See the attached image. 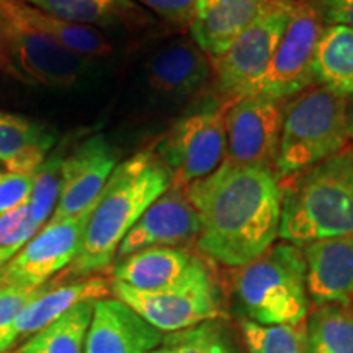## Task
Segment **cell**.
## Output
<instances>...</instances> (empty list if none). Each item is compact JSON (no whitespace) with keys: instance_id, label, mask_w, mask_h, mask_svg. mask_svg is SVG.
<instances>
[{"instance_id":"13","label":"cell","mask_w":353,"mask_h":353,"mask_svg":"<svg viewBox=\"0 0 353 353\" xmlns=\"http://www.w3.org/2000/svg\"><path fill=\"white\" fill-rule=\"evenodd\" d=\"M200 218L187 196L185 187L172 183L144 211L118 247L117 260L149 247H180L200 236Z\"/></svg>"},{"instance_id":"30","label":"cell","mask_w":353,"mask_h":353,"mask_svg":"<svg viewBox=\"0 0 353 353\" xmlns=\"http://www.w3.org/2000/svg\"><path fill=\"white\" fill-rule=\"evenodd\" d=\"M38 231L41 229L34 226L30 219L28 203L0 214V267L10 262Z\"/></svg>"},{"instance_id":"16","label":"cell","mask_w":353,"mask_h":353,"mask_svg":"<svg viewBox=\"0 0 353 353\" xmlns=\"http://www.w3.org/2000/svg\"><path fill=\"white\" fill-rule=\"evenodd\" d=\"M164 332L152 327L138 312L117 298L95 301L85 339V353H151Z\"/></svg>"},{"instance_id":"34","label":"cell","mask_w":353,"mask_h":353,"mask_svg":"<svg viewBox=\"0 0 353 353\" xmlns=\"http://www.w3.org/2000/svg\"><path fill=\"white\" fill-rule=\"evenodd\" d=\"M325 26L342 25L353 28V0H309Z\"/></svg>"},{"instance_id":"7","label":"cell","mask_w":353,"mask_h":353,"mask_svg":"<svg viewBox=\"0 0 353 353\" xmlns=\"http://www.w3.org/2000/svg\"><path fill=\"white\" fill-rule=\"evenodd\" d=\"M0 72L26 85L68 90L88 76L90 64L32 26L0 17Z\"/></svg>"},{"instance_id":"12","label":"cell","mask_w":353,"mask_h":353,"mask_svg":"<svg viewBox=\"0 0 353 353\" xmlns=\"http://www.w3.org/2000/svg\"><path fill=\"white\" fill-rule=\"evenodd\" d=\"M90 211L92 206L76 218L44 224L10 262L0 267V286H43L69 267L77 255Z\"/></svg>"},{"instance_id":"1","label":"cell","mask_w":353,"mask_h":353,"mask_svg":"<svg viewBox=\"0 0 353 353\" xmlns=\"http://www.w3.org/2000/svg\"><path fill=\"white\" fill-rule=\"evenodd\" d=\"M185 192L200 218L198 249L216 262L242 267L278 237L283 188L276 170L224 161Z\"/></svg>"},{"instance_id":"35","label":"cell","mask_w":353,"mask_h":353,"mask_svg":"<svg viewBox=\"0 0 353 353\" xmlns=\"http://www.w3.org/2000/svg\"><path fill=\"white\" fill-rule=\"evenodd\" d=\"M347 123H348V136H350V139L353 141V103L348 105Z\"/></svg>"},{"instance_id":"32","label":"cell","mask_w":353,"mask_h":353,"mask_svg":"<svg viewBox=\"0 0 353 353\" xmlns=\"http://www.w3.org/2000/svg\"><path fill=\"white\" fill-rule=\"evenodd\" d=\"M33 192V174L3 172L0 174V214L30 201Z\"/></svg>"},{"instance_id":"38","label":"cell","mask_w":353,"mask_h":353,"mask_svg":"<svg viewBox=\"0 0 353 353\" xmlns=\"http://www.w3.org/2000/svg\"><path fill=\"white\" fill-rule=\"evenodd\" d=\"M151 353H159V352H157V350H154V352H151Z\"/></svg>"},{"instance_id":"36","label":"cell","mask_w":353,"mask_h":353,"mask_svg":"<svg viewBox=\"0 0 353 353\" xmlns=\"http://www.w3.org/2000/svg\"><path fill=\"white\" fill-rule=\"evenodd\" d=\"M17 353H34V352H33V348H32V345H30V342H26V343H25V345H23V347H21V348H20V350H19V352H17Z\"/></svg>"},{"instance_id":"5","label":"cell","mask_w":353,"mask_h":353,"mask_svg":"<svg viewBox=\"0 0 353 353\" xmlns=\"http://www.w3.org/2000/svg\"><path fill=\"white\" fill-rule=\"evenodd\" d=\"M348 101L322 85H309L285 107L275 170L280 179L301 174L339 156L348 136Z\"/></svg>"},{"instance_id":"8","label":"cell","mask_w":353,"mask_h":353,"mask_svg":"<svg viewBox=\"0 0 353 353\" xmlns=\"http://www.w3.org/2000/svg\"><path fill=\"white\" fill-rule=\"evenodd\" d=\"M293 2L270 0L259 19L223 54L214 57L213 69L221 94L237 100L262 92Z\"/></svg>"},{"instance_id":"15","label":"cell","mask_w":353,"mask_h":353,"mask_svg":"<svg viewBox=\"0 0 353 353\" xmlns=\"http://www.w3.org/2000/svg\"><path fill=\"white\" fill-rule=\"evenodd\" d=\"M210 76L208 54L188 39H175L149 57L144 79L154 100L182 103L196 95Z\"/></svg>"},{"instance_id":"21","label":"cell","mask_w":353,"mask_h":353,"mask_svg":"<svg viewBox=\"0 0 353 353\" xmlns=\"http://www.w3.org/2000/svg\"><path fill=\"white\" fill-rule=\"evenodd\" d=\"M54 143L56 134L50 128L0 112V164L6 172L34 174Z\"/></svg>"},{"instance_id":"14","label":"cell","mask_w":353,"mask_h":353,"mask_svg":"<svg viewBox=\"0 0 353 353\" xmlns=\"http://www.w3.org/2000/svg\"><path fill=\"white\" fill-rule=\"evenodd\" d=\"M117 167V152L101 136L87 138L64 157L63 190L48 223L76 218L90 208Z\"/></svg>"},{"instance_id":"24","label":"cell","mask_w":353,"mask_h":353,"mask_svg":"<svg viewBox=\"0 0 353 353\" xmlns=\"http://www.w3.org/2000/svg\"><path fill=\"white\" fill-rule=\"evenodd\" d=\"M30 6L70 23L110 28L130 25L138 15L132 0H25Z\"/></svg>"},{"instance_id":"18","label":"cell","mask_w":353,"mask_h":353,"mask_svg":"<svg viewBox=\"0 0 353 353\" xmlns=\"http://www.w3.org/2000/svg\"><path fill=\"white\" fill-rule=\"evenodd\" d=\"M110 291L112 285L100 276H87L74 283L46 290L0 332V353L15 347L23 339L39 334L76 304L107 298Z\"/></svg>"},{"instance_id":"33","label":"cell","mask_w":353,"mask_h":353,"mask_svg":"<svg viewBox=\"0 0 353 353\" xmlns=\"http://www.w3.org/2000/svg\"><path fill=\"white\" fill-rule=\"evenodd\" d=\"M162 19L175 25H190L196 0H138Z\"/></svg>"},{"instance_id":"17","label":"cell","mask_w":353,"mask_h":353,"mask_svg":"<svg viewBox=\"0 0 353 353\" xmlns=\"http://www.w3.org/2000/svg\"><path fill=\"white\" fill-rule=\"evenodd\" d=\"M306 286L317 307L353 303V236L306 244Z\"/></svg>"},{"instance_id":"22","label":"cell","mask_w":353,"mask_h":353,"mask_svg":"<svg viewBox=\"0 0 353 353\" xmlns=\"http://www.w3.org/2000/svg\"><path fill=\"white\" fill-rule=\"evenodd\" d=\"M192 260L193 255L182 247H149L118 260L113 276L134 290L156 291L175 283Z\"/></svg>"},{"instance_id":"26","label":"cell","mask_w":353,"mask_h":353,"mask_svg":"<svg viewBox=\"0 0 353 353\" xmlns=\"http://www.w3.org/2000/svg\"><path fill=\"white\" fill-rule=\"evenodd\" d=\"M95 299L82 301L34 335L30 342L34 353H85V339L94 316Z\"/></svg>"},{"instance_id":"31","label":"cell","mask_w":353,"mask_h":353,"mask_svg":"<svg viewBox=\"0 0 353 353\" xmlns=\"http://www.w3.org/2000/svg\"><path fill=\"white\" fill-rule=\"evenodd\" d=\"M50 285L25 288V286H0V332L20 314L30 303L41 296Z\"/></svg>"},{"instance_id":"29","label":"cell","mask_w":353,"mask_h":353,"mask_svg":"<svg viewBox=\"0 0 353 353\" xmlns=\"http://www.w3.org/2000/svg\"><path fill=\"white\" fill-rule=\"evenodd\" d=\"M64 157L59 154L46 157V161L33 174V192L30 196V219L38 229L43 228L54 213L63 190Z\"/></svg>"},{"instance_id":"4","label":"cell","mask_w":353,"mask_h":353,"mask_svg":"<svg viewBox=\"0 0 353 353\" xmlns=\"http://www.w3.org/2000/svg\"><path fill=\"white\" fill-rule=\"evenodd\" d=\"M234 293L247 319L262 325H301L309 312L306 260L299 245L281 242L236 268Z\"/></svg>"},{"instance_id":"25","label":"cell","mask_w":353,"mask_h":353,"mask_svg":"<svg viewBox=\"0 0 353 353\" xmlns=\"http://www.w3.org/2000/svg\"><path fill=\"white\" fill-rule=\"evenodd\" d=\"M304 327L306 353H353V303L317 307Z\"/></svg>"},{"instance_id":"10","label":"cell","mask_w":353,"mask_h":353,"mask_svg":"<svg viewBox=\"0 0 353 353\" xmlns=\"http://www.w3.org/2000/svg\"><path fill=\"white\" fill-rule=\"evenodd\" d=\"M283 100L257 94L226 108V159L236 165L275 170L285 118Z\"/></svg>"},{"instance_id":"28","label":"cell","mask_w":353,"mask_h":353,"mask_svg":"<svg viewBox=\"0 0 353 353\" xmlns=\"http://www.w3.org/2000/svg\"><path fill=\"white\" fill-rule=\"evenodd\" d=\"M242 341L249 353H306V327L301 325H262L241 321Z\"/></svg>"},{"instance_id":"6","label":"cell","mask_w":353,"mask_h":353,"mask_svg":"<svg viewBox=\"0 0 353 353\" xmlns=\"http://www.w3.org/2000/svg\"><path fill=\"white\" fill-rule=\"evenodd\" d=\"M112 291L161 332H179L221 317L219 288L198 257H193L187 272L165 288L141 291L113 280Z\"/></svg>"},{"instance_id":"23","label":"cell","mask_w":353,"mask_h":353,"mask_svg":"<svg viewBox=\"0 0 353 353\" xmlns=\"http://www.w3.org/2000/svg\"><path fill=\"white\" fill-rule=\"evenodd\" d=\"M314 82L334 94L353 97V28L325 26L314 56Z\"/></svg>"},{"instance_id":"20","label":"cell","mask_w":353,"mask_h":353,"mask_svg":"<svg viewBox=\"0 0 353 353\" xmlns=\"http://www.w3.org/2000/svg\"><path fill=\"white\" fill-rule=\"evenodd\" d=\"M0 17L32 26L37 32L54 39L65 50L88 61L94 57H105L113 51L112 43L100 30L61 20L30 6L25 0H0Z\"/></svg>"},{"instance_id":"9","label":"cell","mask_w":353,"mask_h":353,"mask_svg":"<svg viewBox=\"0 0 353 353\" xmlns=\"http://www.w3.org/2000/svg\"><path fill=\"white\" fill-rule=\"evenodd\" d=\"M226 145V110L205 108L187 114L172 128L159 148V159L174 183L187 187L223 164Z\"/></svg>"},{"instance_id":"27","label":"cell","mask_w":353,"mask_h":353,"mask_svg":"<svg viewBox=\"0 0 353 353\" xmlns=\"http://www.w3.org/2000/svg\"><path fill=\"white\" fill-rule=\"evenodd\" d=\"M159 353H239L232 335L219 319L164 335Z\"/></svg>"},{"instance_id":"37","label":"cell","mask_w":353,"mask_h":353,"mask_svg":"<svg viewBox=\"0 0 353 353\" xmlns=\"http://www.w3.org/2000/svg\"><path fill=\"white\" fill-rule=\"evenodd\" d=\"M3 172H6V169H3V165L0 164V174H3Z\"/></svg>"},{"instance_id":"2","label":"cell","mask_w":353,"mask_h":353,"mask_svg":"<svg viewBox=\"0 0 353 353\" xmlns=\"http://www.w3.org/2000/svg\"><path fill=\"white\" fill-rule=\"evenodd\" d=\"M172 183L169 169L152 152H139L114 167L92 205L77 255L69 265L70 275L88 276L105 270L126 234Z\"/></svg>"},{"instance_id":"19","label":"cell","mask_w":353,"mask_h":353,"mask_svg":"<svg viewBox=\"0 0 353 353\" xmlns=\"http://www.w3.org/2000/svg\"><path fill=\"white\" fill-rule=\"evenodd\" d=\"M270 0H196L190 34L211 59L223 54L259 19Z\"/></svg>"},{"instance_id":"11","label":"cell","mask_w":353,"mask_h":353,"mask_svg":"<svg viewBox=\"0 0 353 353\" xmlns=\"http://www.w3.org/2000/svg\"><path fill=\"white\" fill-rule=\"evenodd\" d=\"M324 28V21L309 0H294L260 94L285 101L312 85L316 48Z\"/></svg>"},{"instance_id":"3","label":"cell","mask_w":353,"mask_h":353,"mask_svg":"<svg viewBox=\"0 0 353 353\" xmlns=\"http://www.w3.org/2000/svg\"><path fill=\"white\" fill-rule=\"evenodd\" d=\"M278 236L294 245L353 236V156H334L290 176Z\"/></svg>"}]
</instances>
